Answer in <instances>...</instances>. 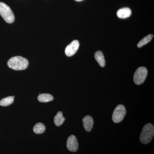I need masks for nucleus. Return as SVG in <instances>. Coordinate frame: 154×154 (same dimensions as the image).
Returning a JSON list of instances; mask_svg holds the SVG:
<instances>
[{
  "label": "nucleus",
  "instance_id": "1",
  "mask_svg": "<svg viewBox=\"0 0 154 154\" xmlns=\"http://www.w3.org/2000/svg\"><path fill=\"white\" fill-rule=\"evenodd\" d=\"M29 62L27 59L21 56L11 58L8 62L9 68L15 70H23L27 68Z\"/></svg>",
  "mask_w": 154,
  "mask_h": 154
},
{
  "label": "nucleus",
  "instance_id": "2",
  "mask_svg": "<svg viewBox=\"0 0 154 154\" xmlns=\"http://www.w3.org/2000/svg\"><path fill=\"white\" fill-rule=\"evenodd\" d=\"M154 135V125L151 123L143 127L140 136V140L143 144H147L151 141Z\"/></svg>",
  "mask_w": 154,
  "mask_h": 154
},
{
  "label": "nucleus",
  "instance_id": "3",
  "mask_svg": "<svg viewBox=\"0 0 154 154\" xmlns=\"http://www.w3.org/2000/svg\"><path fill=\"white\" fill-rule=\"evenodd\" d=\"M0 15L7 23H12L15 20L13 11L5 3L0 2Z\"/></svg>",
  "mask_w": 154,
  "mask_h": 154
},
{
  "label": "nucleus",
  "instance_id": "4",
  "mask_svg": "<svg viewBox=\"0 0 154 154\" xmlns=\"http://www.w3.org/2000/svg\"><path fill=\"white\" fill-rule=\"evenodd\" d=\"M147 73V69L144 67H140L138 68L134 76L135 84L137 85L142 84L145 81Z\"/></svg>",
  "mask_w": 154,
  "mask_h": 154
},
{
  "label": "nucleus",
  "instance_id": "5",
  "mask_svg": "<svg viewBox=\"0 0 154 154\" xmlns=\"http://www.w3.org/2000/svg\"><path fill=\"white\" fill-rule=\"evenodd\" d=\"M126 109L124 105H118L113 111L112 119L115 123H119L122 121L126 114Z\"/></svg>",
  "mask_w": 154,
  "mask_h": 154
},
{
  "label": "nucleus",
  "instance_id": "6",
  "mask_svg": "<svg viewBox=\"0 0 154 154\" xmlns=\"http://www.w3.org/2000/svg\"><path fill=\"white\" fill-rule=\"evenodd\" d=\"M79 41L77 40H74L66 48L65 50L66 55L68 57H71L74 55L79 49Z\"/></svg>",
  "mask_w": 154,
  "mask_h": 154
},
{
  "label": "nucleus",
  "instance_id": "7",
  "mask_svg": "<svg viewBox=\"0 0 154 154\" xmlns=\"http://www.w3.org/2000/svg\"><path fill=\"white\" fill-rule=\"evenodd\" d=\"M66 146L70 151L75 152L79 149V143L76 137L73 135L70 136L67 140Z\"/></svg>",
  "mask_w": 154,
  "mask_h": 154
},
{
  "label": "nucleus",
  "instance_id": "8",
  "mask_svg": "<svg viewBox=\"0 0 154 154\" xmlns=\"http://www.w3.org/2000/svg\"><path fill=\"white\" fill-rule=\"evenodd\" d=\"M83 126L86 131L90 132L94 126V119L90 116H87L83 119Z\"/></svg>",
  "mask_w": 154,
  "mask_h": 154
},
{
  "label": "nucleus",
  "instance_id": "9",
  "mask_svg": "<svg viewBox=\"0 0 154 154\" xmlns=\"http://www.w3.org/2000/svg\"><path fill=\"white\" fill-rule=\"evenodd\" d=\"M131 11L129 8H123L119 10L117 12V17L120 19H126L130 17Z\"/></svg>",
  "mask_w": 154,
  "mask_h": 154
},
{
  "label": "nucleus",
  "instance_id": "10",
  "mask_svg": "<svg viewBox=\"0 0 154 154\" xmlns=\"http://www.w3.org/2000/svg\"><path fill=\"white\" fill-rule=\"evenodd\" d=\"M95 58L99 65L102 67H104L105 65V61L104 54L102 51H97L95 53Z\"/></svg>",
  "mask_w": 154,
  "mask_h": 154
},
{
  "label": "nucleus",
  "instance_id": "11",
  "mask_svg": "<svg viewBox=\"0 0 154 154\" xmlns=\"http://www.w3.org/2000/svg\"><path fill=\"white\" fill-rule=\"evenodd\" d=\"M65 121V118L63 115V113L61 111L57 112V114L54 118V122L56 125L60 126L63 124Z\"/></svg>",
  "mask_w": 154,
  "mask_h": 154
},
{
  "label": "nucleus",
  "instance_id": "12",
  "mask_svg": "<svg viewBox=\"0 0 154 154\" xmlns=\"http://www.w3.org/2000/svg\"><path fill=\"white\" fill-rule=\"evenodd\" d=\"M38 96V101L41 102H48L53 100V96L50 94H39Z\"/></svg>",
  "mask_w": 154,
  "mask_h": 154
},
{
  "label": "nucleus",
  "instance_id": "13",
  "mask_svg": "<svg viewBox=\"0 0 154 154\" xmlns=\"http://www.w3.org/2000/svg\"><path fill=\"white\" fill-rule=\"evenodd\" d=\"M45 127L42 123H38L33 127V131L36 134H41L44 132Z\"/></svg>",
  "mask_w": 154,
  "mask_h": 154
},
{
  "label": "nucleus",
  "instance_id": "14",
  "mask_svg": "<svg viewBox=\"0 0 154 154\" xmlns=\"http://www.w3.org/2000/svg\"><path fill=\"white\" fill-rule=\"evenodd\" d=\"M14 96H8L6 98H4L0 101V105L2 106H9L11 105L14 101Z\"/></svg>",
  "mask_w": 154,
  "mask_h": 154
},
{
  "label": "nucleus",
  "instance_id": "15",
  "mask_svg": "<svg viewBox=\"0 0 154 154\" xmlns=\"http://www.w3.org/2000/svg\"><path fill=\"white\" fill-rule=\"evenodd\" d=\"M153 37V35L152 34H149L147 36L144 37L143 38L141 39L139 42L138 43L137 47L140 48L143 46L149 43V42L151 41L152 38Z\"/></svg>",
  "mask_w": 154,
  "mask_h": 154
},
{
  "label": "nucleus",
  "instance_id": "16",
  "mask_svg": "<svg viewBox=\"0 0 154 154\" xmlns=\"http://www.w3.org/2000/svg\"><path fill=\"white\" fill-rule=\"evenodd\" d=\"M75 1H76V2H82V1H84V0H75Z\"/></svg>",
  "mask_w": 154,
  "mask_h": 154
}]
</instances>
